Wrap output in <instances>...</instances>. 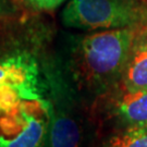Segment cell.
Returning a JSON list of instances; mask_svg holds the SVG:
<instances>
[{"mask_svg":"<svg viewBox=\"0 0 147 147\" xmlns=\"http://www.w3.org/2000/svg\"><path fill=\"white\" fill-rule=\"evenodd\" d=\"M138 28L96 31L78 38L70 63L75 87L98 99L120 84Z\"/></svg>","mask_w":147,"mask_h":147,"instance_id":"cell-1","label":"cell"},{"mask_svg":"<svg viewBox=\"0 0 147 147\" xmlns=\"http://www.w3.org/2000/svg\"><path fill=\"white\" fill-rule=\"evenodd\" d=\"M46 92L47 85L33 56L22 53L0 58V124L8 130L5 136L22 126L27 105L47 99Z\"/></svg>","mask_w":147,"mask_h":147,"instance_id":"cell-2","label":"cell"},{"mask_svg":"<svg viewBox=\"0 0 147 147\" xmlns=\"http://www.w3.org/2000/svg\"><path fill=\"white\" fill-rule=\"evenodd\" d=\"M67 27L85 32L147 26V0H70L61 14Z\"/></svg>","mask_w":147,"mask_h":147,"instance_id":"cell-3","label":"cell"},{"mask_svg":"<svg viewBox=\"0 0 147 147\" xmlns=\"http://www.w3.org/2000/svg\"><path fill=\"white\" fill-rule=\"evenodd\" d=\"M50 93L49 147H89L86 120L78 108L73 88L63 79L53 80Z\"/></svg>","mask_w":147,"mask_h":147,"instance_id":"cell-4","label":"cell"},{"mask_svg":"<svg viewBox=\"0 0 147 147\" xmlns=\"http://www.w3.org/2000/svg\"><path fill=\"white\" fill-rule=\"evenodd\" d=\"M98 99L113 129L147 126V87L129 89L119 84Z\"/></svg>","mask_w":147,"mask_h":147,"instance_id":"cell-5","label":"cell"},{"mask_svg":"<svg viewBox=\"0 0 147 147\" xmlns=\"http://www.w3.org/2000/svg\"><path fill=\"white\" fill-rule=\"evenodd\" d=\"M50 101L45 99L23 109V124L9 136H0V147H49Z\"/></svg>","mask_w":147,"mask_h":147,"instance_id":"cell-6","label":"cell"},{"mask_svg":"<svg viewBox=\"0 0 147 147\" xmlns=\"http://www.w3.org/2000/svg\"><path fill=\"white\" fill-rule=\"evenodd\" d=\"M120 84L129 89L147 87V26L134 36Z\"/></svg>","mask_w":147,"mask_h":147,"instance_id":"cell-7","label":"cell"},{"mask_svg":"<svg viewBox=\"0 0 147 147\" xmlns=\"http://www.w3.org/2000/svg\"><path fill=\"white\" fill-rule=\"evenodd\" d=\"M101 147H147V126L113 129Z\"/></svg>","mask_w":147,"mask_h":147,"instance_id":"cell-8","label":"cell"},{"mask_svg":"<svg viewBox=\"0 0 147 147\" xmlns=\"http://www.w3.org/2000/svg\"><path fill=\"white\" fill-rule=\"evenodd\" d=\"M32 9L40 11H50L58 8L65 0H22Z\"/></svg>","mask_w":147,"mask_h":147,"instance_id":"cell-9","label":"cell"},{"mask_svg":"<svg viewBox=\"0 0 147 147\" xmlns=\"http://www.w3.org/2000/svg\"><path fill=\"white\" fill-rule=\"evenodd\" d=\"M11 11L10 3L8 0H0V19L7 16Z\"/></svg>","mask_w":147,"mask_h":147,"instance_id":"cell-10","label":"cell"}]
</instances>
